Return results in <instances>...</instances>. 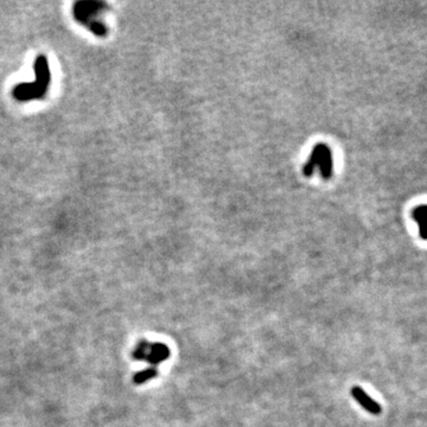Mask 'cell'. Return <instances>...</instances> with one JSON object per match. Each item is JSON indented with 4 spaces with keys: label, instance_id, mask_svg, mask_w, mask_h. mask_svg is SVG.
<instances>
[{
    "label": "cell",
    "instance_id": "1",
    "mask_svg": "<svg viewBox=\"0 0 427 427\" xmlns=\"http://www.w3.org/2000/svg\"><path fill=\"white\" fill-rule=\"evenodd\" d=\"M36 81L33 83H22L12 90L13 96L18 101H30L34 99H42L49 90L50 70L49 63L44 55H40L34 62Z\"/></svg>",
    "mask_w": 427,
    "mask_h": 427
},
{
    "label": "cell",
    "instance_id": "2",
    "mask_svg": "<svg viewBox=\"0 0 427 427\" xmlns=\"http://www.w3.org/2000/svg\"><path fill=\"white\" fill-rule=\"evenodd\" d=\"M334 171L332 152L325 144H317L312 147L310 157L303 166V172L306 176L318 172L323 178H330Z\"/></svg>",
    "mask_w": 427,
    "mask_h": 427
},
{
    "label": "cell",
    "instance_id": "3",
    "mask_svg": "<svg viewBox=\"0 0 427 427\" xmlns=\"http://www.w3.org/2000/svg\"><path fill=\"white\" fill-rule=\"evenodd\" d=\"M103 6H105V4H102V3H79L74 8V16L80 23L88 26L89 30H92L95 34L105 36L106 27L98 20L93 18V16L96 15V12L101 11Z\"/></svg>",
    "mask_w": 427,
    "mask_h": 427
},
{
    "label": "cell",
    "instance_id": "4",
    "mask_svg": "<svg viewBox=\"0 0 427 427\" xmlns=\"http://www.w3.org/2000/svg\"><path fill=\"white\" fill-rule=\"evenodd\" d=\"M352 395H353V398L355 399V400L359 402V404L362 406L367 412L370 413V414L378 415L381 412H382L381 406L378 405L376 401H374L373 399H371L361 387H357V386L354 387L352 390Z\"/></svg>",
    "mask_w": 427,
    "mask_h": 427
},
{
    "label": "cell",
    "instance_id": "5",
    "mask_svg": "<svg viewBox=\"0 0 427 427\" xmlns=\"http://www.w3.org/2000/svg\"><path fill=\"white\" fill-rule=\"evenodd\" d=\"M170 356V349L168 345L163 343H152L150 346V352L146 357V362L151 363L152 367L158 366L159 363L164 362Z\"/></svg>",
    "mask_w": 427,
    "mask_h": 427
},
{
    "label": "cell",
    "instance_id": "6",
    "mask_svg": "<svg viewBox=\"0 0 427 427\" xmlns=\"http://www.w3.org/2000/svg\"><path fill=\"white\" fill-rule=\"evenodd\" d=\"M414 218L419 223L420 236L423 240H427V206L416 208L414 211Z\"/></svg>",
    "mask_w": 427,
    "mask_h": 427
},
{
    "label": "cell",
    "instance_id": "7",
    "mask_svg": "<svg viewBox=\"0 0 427 427\" xmlns=\"http://www.w3.org/2000/svg\"><path fill=\"white\" fill-rule=\"evenodd\" d=\"M158 375V369L156 367H148L146 369L138 371L133 376V382L135 384H142L146 383L147 381L152 380Z\"/></svg>",
    "mask_w": 427,
    "mask_h": 427
},
{
    "label": "cell",
    "instance_id": "8",
    "mask_svg": "<svg viewBox=\"0 0 427 427\" xmlns=\"http://www.w3.org/2000/svg\"><path fill=\"white\" fill-rule=\"evenodd\" d=\"M150 346L151 343H148L146 339H142V341L139 342L138 345L135 346L133 354H132L133 359L137 361H146L148 352H150Z\"/></svg>",
    "mask_w": 427,
    "mask_h": 427
}]
</instances>
